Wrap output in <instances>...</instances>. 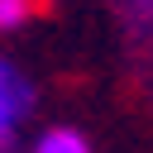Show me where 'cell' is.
<instances>
[{"mask_svg":"<svg viewBox=\"0 0 153 153\" xmlns=\"http://www.w3.org/2000/svg\"><path fill=\"white\" fill-rule=\"evenodd\" d=\"M29 110H33V81L0 53V134H19Z\"/></svg>","mask_w":153,"mask_h":153,"instance_id":"obj_1","label":"cell"},{"mask_svg":"<svg viewBox=\"0 0 153 153\" xmlns=\"http://www.w3.org/2000/svg\"><path fill=\"white\" fill-rule=\"evenodd\" d=\"M115 14H120V29H124L134 62L153 72V0H115Z\"/></svg>","mask_w":153,"mask_h":153,"instance_id":"obj_2","label":"cell"},{"mask_svg":"<svg viewBox=\"0 0 153 153\" xmlns=\"http://www.w3.org/2000/svg\"><path fill=\"white\" fill-rule=\"evenodd\" d=\"M29 153H91V139L81 129H72V124H53V129H43L33 139Z\"/></svg>","mask_w":153,"mask_h":153,"instance_id":"obj_3","label":"cell"},{"mask_svg":"<svg viewBox=\"0 0 153 153\" xmlns=\"http://www.w3.org/2000/svg\"><path fill=\"white\" fill-rule=\"evenodd\" d=\"M38 10H43V0H0V33L24 29V24H29Z\"/></svg>","mask_w":153,"mask_h":153,"instance_id":"obj_4","label":"cell"},{"mask_svg":"<svg viewBox=\"0 0 153 153\" xmlns=\"http://www.w3.org/2000/svg\"><path fill=\"white\" fill-rule=\"evenodd\" d=\"M0 153H24V143H19V134H0Z\"/></svg>","mask_w":153,"mask_h":153,"instance_id":"obj_5","label":"cell"}]
</instances>
